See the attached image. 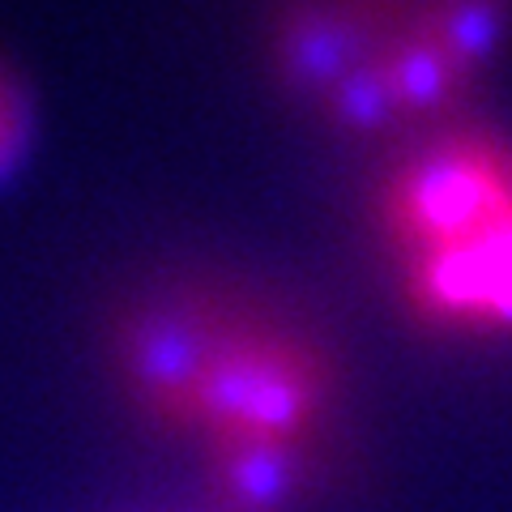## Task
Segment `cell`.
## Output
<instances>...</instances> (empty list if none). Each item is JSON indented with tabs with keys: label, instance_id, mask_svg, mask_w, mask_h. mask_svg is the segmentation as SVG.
Instances as JSON below:
<instances>
[{
	"label": "cell",
	"instance_id": "cell-1",
	"mask_svg": "<svg viewBox=\"0 0 512 512\" xmlns=\"http://www.w3.org/2000/svg\"><path fill=\"white\" fill-rule=\"evenodd\" d=\"M116 367L137 406L210 461L295 457L333 406V363L295 320L210 286L141 299L116 329Z\"/></svg>",
	"mask_w": 512,
	"mask_h": 512
},
{
	"label": "cell",
	"instance_id": "cell-2",
	"mask_svg": "<svg viewBox=\"0 0 512 512\" xmlns=\"http://www.w3.org/2000/svg\"><path fill=\"white\" fill-rule=\"evenodd\" d=\"M512 43V0H286L274 73L295 103L355 141L466 120Z\"/></svg>",
	"mask_w": 512,
	"mask_h": 512
},
{
	"label": "cell",
	"instance_id": "cell-3",
	"mask_svg": "<svg viewBox=\"0 0 512 512\" xmlns=\"http://www.w3.org/2000/svg\"><path fill=\"white\" fill-rule=\"evenodd\" d=\"M372 231L414 325L461 342H512L508 133L466 116L389 146Z\"/></svg>",
	"mask_w": 512,
	"mask_h": 512
},
{
	"label": "cell",
	"instance_id": "cell-4",
	"mask_svg": "<svg viewBox=\"0 0 512 512\" xmlns=\"http://www.w3.org/2000/svg\"><path fill=\"white\" fill-rule=\"evenodd\" d=\"M26 141H30V107L22 90L0 73V175L18 167Z\"/></svg>",
	"mask_w": 512,
	"mask_h": 512
}]
</instances>
